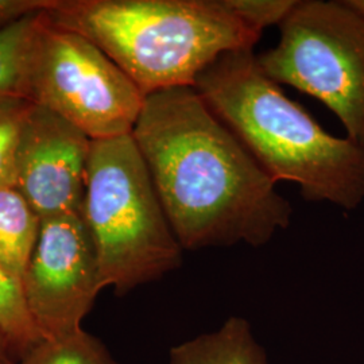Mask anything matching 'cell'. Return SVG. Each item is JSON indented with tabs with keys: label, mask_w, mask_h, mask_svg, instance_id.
Listing matches in <instances>:
<instances>
[{
	"label": "cell",
	"mask_w": 364,
	"mask_h": 364,
	"mask_svg": "<svg viewBox=\"0 0 364 364\" xmlns=\"http://www.w3.org/2000/svg\"><path fill=\"white\" fill-rule=\"evenodd\" d=\"M38 14L27 15L0 31V95L23 97L27 50Z\"/></svg>",
	"instance_id": "cell-13"
},
{
	"label": "cell",
	"mask_w": 364,
	"mask_h": 364,
	"mask_svg": "<svg viewBox=\"0 0 364 364\" xmlns=\"http://www.w3.org/2000/svg\"><path fill=\"white\" fill-rule=\"evenodd\" d=\"M31 107L25 97L0 95V188L15 186L16 150Z\"/></svg>",
	"instance_id": "cell-14"
},
{
	"label": "cell",
	"mask_w": 364,
	"mask_h": 364,
	"mask_svg": "<svg viewBox=\"0 0 364 364\" xmlns=\"http://www.w3.org/2000/svg\"><path fill=\"white\" fill-rule=\"evenodd\" d=\"M91 149L87 134L33 105L19 136L15 188L41 219L82 212Z\"/></svg>",
	"instance_id": "cell-8"
},
{
	"label": "cell",
	"mask_w": 364,
	"mask_h": 364,
	"mask_svg": "<svg viewBox=\"0 0 364 364\" xmlns=\"http://www.w3.org/2000/svg\"><path fill=\"white\" fill-rule=\"evenodd\" d=\"M45 14L93 42L144 96L195 88L220 55L252 50L262 36L221 0H54Z\"/></svg>",
	"instance_id": "cell-3"
},
{
	"label": "cell",
	"mask_w": 364,
	"mask_h": 364,
	"mask_svg": "<svg viewBox=\"0 0 364 364\" xmlns=\"http://www.w3.org/2000/svg\"><path fill=\"white\" fill-rule=\"evenodd\" d=\"M168 364H269L246 318L230 317L208 333L170 350Z\"/></svg>",
	"instance_id": "cell-9"
},
{
	"label": "cell",
	"mask_w": 364,
	"mask_h": 364,
	"mask_svg": "<svg viewBox=\"0 0 364 364\" xmlns=\"http://www.w3.org/2000/svg\"><path fill=\"white\" fill-rule=\"evenodd\" d=\"M0 328L19 362L43 338L27 308L22 282L0 267Z\"/></svg>",
	"instance_id": "cell-11"
},
{
	"label": "cell",
	"mask_w": 364,
	"mask_h": 364,
	"mask_svg": "<svg viewBox=\"0 0 364 364\" xmlns=\"http://www.w3.org/2000/svg\"><path fill=\"white\" fill-rule=\"evenodd\" d=\"M196 91L274 181L308 201L353 210L364 201V147L326 132L260 68L252 50L220 55Z\"/></svg>",
	"instance_id": "cell-2"
},
{
	"label": "cell",
	"mask_w": 364,
	"mask_h": 364,
	"mask_svg": "<svg viewBox=\"0 0 364 364\" xmlns=\"http://www.w3.org/2000/svg\"><path fill=\"white\" fill-rule=\"evenodd\" d=\"M273 49L257 57L277 84L320 100L364 147V19L344 0L299 1Z\"/></svg>",
	"instance_id": "cell-6"
},
{
	"label": "cell",
	"mask_w": 364,
	"mask_h": 364,
	"mask_svg": "<svg viewBox=\"0 0 364 364\" xmlns=\"http://www.w3.org/2000/svg\"><path fill=\"white\" fill-rule=\"evenodd\" d=\"M42 219L15 186L0 188V267L22 282Z\"/></svg>",
	"instance_id": "cell-10"
},
{
	"label": "cell",
	"mask_w": 364,
	"mask_h": 364,
	"mask_svg": "<svg viewBox=\"0 0 364 364\" xmlns=\"http://www.w3.org/2000/svg\"><path fill=\"white\" fill-rule=\"evenodd\" d=\"M18 364H119L100 338L80 329L55 338H42Z\"/></svg>",
	"instance_id": "cell-12"
},
{
	"label": "cell",
	"mask_w": 364,
	"mask_h": 364,
	"mask_svg": "<svg viewBox=\"0 0 364 364\" xmlns=\"http://www.w3.org/2000/svg\"><path fill=\"white\" fill-rule=\"evenodd\" d=\"M54 0H0V31L27 15L48 10Z\"/></svg>",
	"instance_id": "cell-16"
},
{
	"label": "cell",
	"mask_w": 364,
	"mask_h": 364,
	"mask_svg": "<svg viewBox=\"0 0 364 364\" xmlns=\"http://www.w3.org/2000/svg\"><path fill=\"white\" fill-rule=\"evenodd\" d=\"M344 3L364 19V0H344Z\"/></svg>",
	"instance_id": "cell-18"
},
{
	"label": "cell",
	"mask_w": 364,
	"mask_h": 364,
	"mask_svg": "<svg viewBox=\"0 0 364 364\" xmlns=\"http://www.w3.org/2000/svg\"><path fill=\"white\" fill-rule=\"evenodd\" d=\"M248 28L262 34L266 27L281 25L297 6V0H221Z\"/></svg>",
	"instance_id": "cell-15"
},
{
	"label": "cell",
	"mask_w": 364,
	"mask_h": 364,
	"mask_svg": "<svg viewBox=\"0 0 364 364\" xmlns=\"http://www.w3.org/2000/svg\"><path fill=\"white\" fill-rule=\"evenodd\" d=\"M45 11L38 14L27 50L23 97L64 117L92 141L130 135L144 93L93 42L53 25Z\"/></svg>",
	"instance_id": "cell-5"
},
{
	"label": "cell",
	"mask_w": 364,
	"mask_h": 364,
	"mask_svg": "<svg viewBox=\"0 0 364 364\" xmlns=\"http://www.w3.org/2000/svg\"><path fill=\"white\" fill-rule=\"evenodd\" d=\"M0 364H18V360L15 359L11 347L9 344V340L3 333L1 328H0Z\"/></svg>",
	"instance_id": "cell-17"
},
{
	"label": "cell",
	"mask_w": 364,
	"mask_h": 364,
	"mask_svg": "<svg viewBox=\"0 0 364 364\" xmlns=\"http://www.w3.org/2000/svg\"><path fill=\"white\" fill-rule=\"evenodd\" d=\"M22 287L43 338L82 329V320L103 289L95 246L81 213L42 219Z\"/></svg>",
	"instance_id": "cell-7"
},
{
	"label": "cell",
	"mask_w": 364,
	"mask_h": 364,
	"mask_svg": "<svg viewBox=\"0 0 364 364\" xmlns=\"http://www.w3.org/2000/svg\"><path fill=\"white\" fill-rule=\"evenodd\" d=\"M131 136L183 250L260 247L293 208L193 87L144 96Z\"/></svg>",
	"instance_id": "cell-1"
},
{
	"label": "cell",
	"mask_w": 364,
	"mask_h": 364,
	"mask_svg": "<svg viewBox=\"0 0 364 364\" xmlns=\"http://www.w3.org/2000/svg\"><path fill=\"white\" fill-rule=\"evenodd\" d=\"M81 216L102 289L124 296L178 269L181 247L132 136L92 141Z\"/></svg>",
	"instance_id": "cell-4"
}]
</instances>
